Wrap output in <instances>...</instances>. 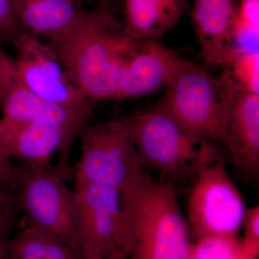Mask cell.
<instances>
[{
  "mask_svg": "<svg viewBox=\"0 0 259 259\" xmlns=\"http://www.w3.org/2000/svg\"><path fill=\"white\" fill-rule=\"evenodd\" d=\"M166 88L158 105L195 137L222 144L233 88L224 74L216 79L202 66L180 57Z\"/></svg>",
  "mask_w": 259,
  "mask_h": 259,
  "instance_id": "cell-3",
  "label": "cell"
},
{
  "mask_svg": "<svg viewBox=\"0 0 259 259\" xmlns=\"http://www.w3.org/2000/svg\"><path fill=\"white\" fill-rule=\"evenodd\" d=\"M79 137L81 156L74 168L76 180L107 186L122 194L147 178L122 119L87 124Z\"/></svg>",
  "mask_w": 259,
  "mask_h": 259,
  "instance_id": "cell-6",
  "label": "cell"
},
{
  "mask_svg": "<svg viewBox=\"0 0 259 259\" xmlns=\"http://www.w3.org/2000/svg\"><path fill=\"white\" fill-rule=\"evenodd\" d=\"M121 199L131 231L130 259H190V231L171 185L148 177Z\"/></svg>",
  "mask_w": 259,
  "mask_h": 259,
  "instance_id": "cell-2",
  "label": "cell"
},
{
  "mask_svg": "<svg viewBox=\"0 0 259 259\" xmlns=\"http://www.w3.org/2000/svg\"><path fill=\"white\" fill-rule=\"evenodd\" d=\"M18 175V167L15 166L11 158L0 151V183L6 184L15 188Z\"/></svg>",
  "mask_w": 259,
  "mask_h": 259,
  "instance_id": "cell-24",
  "label": "cell"
},
{
  "mask_svg": "<svg viewBox=\"0 0 259 259\" xmlns=\"http://www.w3.org/2000/svg\"><path fill=\"white\" fill-rule=\"evenodd\" d=\"M232 87L223 120L222 144L238 171L248 177H256L259 171V95L241 91L233 83Z\"/></svg>",
  "mask_w": 259,
  "mask_h": 259,
  "instance_id": "cell-12",
  "label": "cell"
},
{
  "mask_svg": "<svg viewBox=\"0 0 259 259\" xmlns=\"http://www.w3.org/2000/svg\"><path fill=\"white\" fill-rule=\"evenodd\" d=\"M9 238L6 235H0V259H12L9 250Z\"/></svg>",
  "mask_w": 259,
  "mask_h": 259,
  "instance_id": "cell-25",
  "label": "cell"
},
{
  "mask_svg": "<svg viewBox=\"0 0 259 259\" xmlns=\"http://www.w3.org/2000/svg\"><path fill=\"white\" fill-rule=\"evenodd\" d=\"M193 175L187 212L195 239L238 236L248 207L214 145Z\"/></svg>",
  "mask_w": 259,
  "mask_h": 259,
  "instance_id": "cell-5",
  "label": "cell"
},
{
  "mask_svg": "<svg viewBox=\"0 0 259 259\" xmlns=\"http://www.w3.org/2000/svg\"><path fill=\"white\" fill-rule=\"evenodd\" d=\"M25 30L15 18L10 0H0V44H13Z\"/></svg>",
  "mask_w": 259,
  "mask_h": 259,
  "instance_id": "cell-22",
  "label": "cell"
},
{
  "mask_svg": "<svg viewBox=\"0 0 259 259\" xmlns=\"http://www.w3.org/2000/svg\"><path fill=\"white\" fill-rule=\"evenodd\" d=\"M136 40L110 7L80 10L74 23L48 40L70 78L95 104L115 100L122 64Z\"/></svg>",
  "mask_w": 259,
  "mask_h": 259,
  "instance_id": "cell-1",
  "label": "cell"
},
{
  "mask_svg": "<svg viewBox=\"0 0 259 259\" xmlns=\"http://www.w3.org/2000/svg\"><path fill=\"white\" fill-rule=\"evenodd\" d=\"M237 0H194L192 18L204 60L226 65L235 54L233 25Z\"/></svg>",
  "mask_w": 259,
  "mask_h": 259,
  "instance_id": "cell-14",
  "label": "cell"
},
{
  "mask_svg": "<svg viewBox=\"0 0 259 259\" xmlns=\"http://www.w3.org/2000/svg\"><path fill=\"white\" fill-rule=\"evenodd\" d=\"M18 209L15 189L0 183V235H9Z\"/></svg>",
  "mask_w": 259,
  "mask_h": 259,
  "instance_id": "cell-21",
  "label": "cell"
},
{
  "mask_svg": "<svg viewBox=\"0 0 259 259\" xmlns=\"http://www.w3.org/2000/svg\"><path fill=\"white\" fill-rule=\"evenodd\" d=\"M121 119L144 167L167 176L193 175L212 146L189 133L158 104Z\"/></svg>",
  "mask_w": 259,
  "mask_h": 259,
  "instance_id": "cell-4",
  "label": "cell"
},
{
  "mask_svg": "<svg viewBox=\"0 0 259 259\" xmlns=\"http://www.w3.org/2000/svg\"><path fill=\"white\" fill-rule=\"evenodd\" d=\"M105 259H130L125 250L118 247H114L109 250Z\"/></svg>",
  "mask_w": 259,
  "mask_h": 259,
  "instance_id": "cell-26",
  "label": "cell"
},
{
  "mask_svg": "<svg viewBox=\"0 0 259 259\" xmlns=\"http://www.w3.org/2000/svg\"><path fill=\"white\" fill-rule=\"evenodd\" d=\"M22 28L34 36L50 40L74 23L80 10L75 0H10Z\"/></svg>",
  "mask_w": 259,
  "mask_h": 259,
  "instance_id": "cell-16",
  "label": "cell"
},
{
  "mask_svg": "<svg viewBox=\"0 0 259 259\" xmlns=\"http://www.w3.org/2000/svg\"><path fill=\"white\" fill-rule=\"evenodd\" d=\"M189 0H124L122 25L134 40H161L187 13Z\"/></svg>",
  "mask_w": 259,
  "mask_h": 259,
  "instance_id": "cell-15",
  "label": "cell"
},
{
  "mask_svg": "<svg viewBox=\"0 0 259 259\" xmlns=\"http://www.w3.org/2000/svg\"><path fill=\"white\" fill-rule=\"evenodd\" d=\"M243 227L245 233L243 239L253 244H259V207L247 208Z\"/></svg>",
  "mask_w": 259,
  "mask_h": 259,
  "instance_id": "cell-23",
  "label": "cell"
},
{
  "mask_svg": "<svg viewBox=\"0 0 259 259\" xmlns=\"http://www.w3.org/2000/svg\"><path fill=\"white\" fill-rule=\"evenodd\" d=\"M93 106L64 107L44 101L19 76L13 58L0 44V111L4 118L59 130L71 151L74 139L92 116Z\"/></svg>",
  "mask_w": 259,
  "mask_h": 259,
  "instance_id": "cell-9",
  "label": "cell"
},
{
  "mask_svg": "<svg viewBox=\"0 0 259 259\" xmlns=\"http://www.w3.org/2000/svg\"><path fill=\"white\" fill-rule=\"evenodd\" d=\"M179 58L161 40H136L122 64L115 100L137 98L166 88Z\"/></svg>",
  "mask_w": 259,
  "mask_h": 259,
  "instance_id": "cell-13",
  "label": "cell"
},
{
  "mask_svg": "<svg viewBox=\"0 0 259 259\" xmlns=\"http://www.w3.org/2000/svg\"><path fill=\"white\" fill-rule=\"evenodd\" d=\"M259 244L237 236H206L192 243L190 259H258Z\"/></svg>",
  "mask_w": 259,
  "mask_h": 259,
  "instance_id": "cell-18",
  "label": "cell"
},
{
  "mask_svg": "<svg viewBox=\"0 0 259 259\" xmlns=\"http://www.w3.org/2000/svg\"><path fill=\"white\" fill-rule=\"evenodd\" d=\"M15 192L19 209L33 226L50 233L81 257L75 192L54 169L22 163Z\"/></svg>",
  "mask_w": 259,
  "mask_h": 259,
  "instance_id": "cell-7",
  "label": "cell"
},
{
  "mask_svg": "<svg viewBox=\"0 0 259 259\" xmlns=\"http://www.w3.org/2000/svg\"><path fill=\"white\" fill-rule=\"evenodd\" d=\"M2 45H3V44H2Z\"/></svg>",
  "mask_w": 259,
  "mask_h": 259,
  "instance_id": "cell-28",
  "label": "cell"
},
{
  "mask_svg": "<svg viewBox=\"0 0 259 259\" xmlns=\"http://www.w3.org/2000/svg\"><path fill=\"white\" fill-rule=\"evenodd\" d=\"M258 25L259 0H237L233 25L236 51H258Z\"/></svg>",
  "mask_w": 259,
  "mask_h": 259,
  "instance_id": "cell-19",
  "label": "cell"
},
{
  "mask_svg": "<svg viewBox=\"0 0 259 259\" xmlns=\"http://www.w3.org/2000/svg\"><path fill=\"white\" fill-rule=\"evenodd\" d=\"M19 76L44 101L64 107L93 106L80 92L47 41L23 31L13 44Z\"/></svg>",
  "mask_w": 259,
  "mask_h": 259,
  "instance_id": "cell-10",
  "label": "cell"
},
{
  "mask_svg": "<svg viewBox=\"0 0 259 259\" xmlns=\"http://www.w3.org/2000/svg\"><path fill=\"white\" fill-rule=\"evenodd\" d=\"M74 192L81 259H105L114 247L127 253L131 231L120 192L81 180H76Z\"/></svg>",
  "mask_w": 259,
  "mask_h": 259,
  "instance_id": "cell-8",
  "label": "cell"
},
{
  "mask_svg": "<svg viewBox=\"0 0 259 259\" xmlns=\"http://www.w3.org/2000/svg\"><path fill=\"white\" fill-rule=\"evenodd\" d=\"M9 250L12 259H81L63 242L25 218L18 234L9 240Z\"/></svg>",
  "mask_w": 259,
  "mask_h": 259,
  "instance_id": "cell-17",
  "label": "cell"
},
{
  "mask_svg": "<svg viewBox=\"0 0 259 259\" xmlns=\"http://www.w3.org/2000/svg\"><path fill=\"white\" fill-rule=\"evenodd\" d=\"M75 1L77 2V1H78V0H75Z\"/></svg>",
  "mask_w": 259,
  "mask_h": 259,
  "instance_id": "cell-27",
  "label": "cell"
},
{
  "mask_svg": "<svg viewBox=\"0 0 259 259\" xmlns=\"http://www.w3.org/2000/svg\"><path fill=\"white\" fill-rule=\"evenodd\" d=\"M225 76L241 91L259 95L258 51H236L226 64Z\"/></svg>",
  "mask_w": 259,
  "mask_h": 259,
  "instance_id": "cell-20",
  "label": "cell"
},
{
  "mask_svg": "<svg viewBox=\"0 0 259 259\" xmlns=\"http://www.w3.org/2000/svg\"><path fill=\"white\" fill-rule=\"evenodd\" d=\"M0 151L10 158L47 168H51V157L57 152L59 161L54 169L64 179L72 173L71 151L64 134L54 127L1 117Z\"/></svg>",
  "mask_w": 259,
  "mask_h": 259,
  "instance_id": "cell-11",
  "label": "cell"
}]
</instances>
